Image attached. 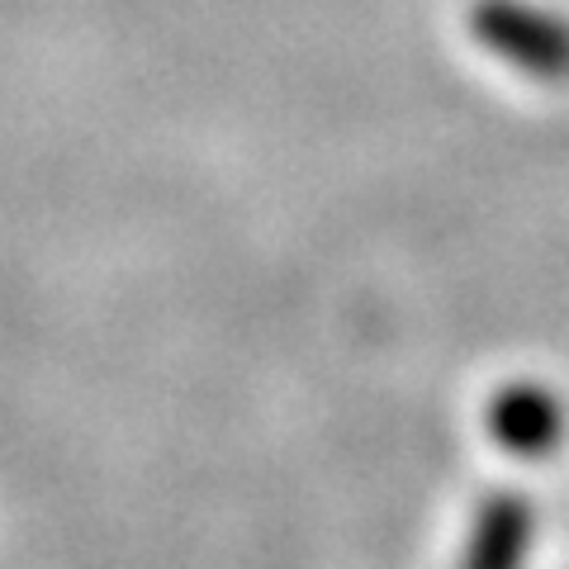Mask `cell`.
Segmentation results:
<instances>
[{"mask_svg": "<svg viewBox=\"0 0 569 569\" xmlns=\"http://www.w3.org/2000/svg\"><path fill=\"white\" fill-rule=\"evenodd\" d=\"M493 432L512 451H546L560 432V413L541 389H512L493 408Z\"/></svg>", "mask_w": 569, "mask_h": 569, "instance_id": "1", "label": "cell"}, {"mask_svg": "<svg viewBox=\"0 0 569 569\" xmlns=\"http://www.w3.org/2000/svg\"><path fill=\"white\" fill-rule=\"evenodd\" d=\"M522 527H527L522 503H512V498L493 503L489 527H485V537H479L475 569H512V565H518V550H522V541H527Z\"/></svg>", "mask_w": 569, "mask_h": 569, "instance_id": "2", "label": "cell"}]
</instances>
